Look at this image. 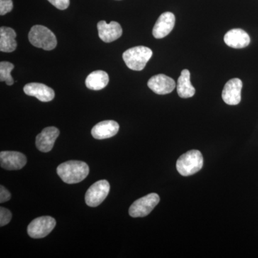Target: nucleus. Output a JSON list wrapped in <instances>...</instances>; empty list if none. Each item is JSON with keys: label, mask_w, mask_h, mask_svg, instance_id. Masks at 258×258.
<instances>
[{"label": "nucleus", "mask_w": 258, "mask_h": 258, "mask_svg": "<svg viewBox=\"0 0 258 258\" xmlns=\"http://www.w3.org/2000/svg\"><path fill=\"white\" fill-rule=\"evenodd\" d=\"M57 175L67 184H76L86 179L89 174V167L81 161H69L57 168Z\"/></svg>", "instance_id": "nucleus-1"}, {"label": "nucleus", "mask_w": 258, "mask_h": 258, "mask_svg": "<svg viewBox=\"0 0 258 258\" xmlns=\"http://www.w3.org/2000/svg\"><path fill=\"white\" fill-rule=\"evenodd\" d=\"M204 164L203 154L198 150L185 153L176 161V169L181 176L193 175L201 170Z\"/></svg>", "instance_id": "nucleus-2"}, {"label": "nucleus", "mask_w": 258, "mask_h": 258, "mask_svg": "<svg viewBox=\"0 0 258 258\" xmlns=\"http://www.w3.org/2000/svg\"><path fill=\"white\" fill-rule=\"evenodd\" d=\"M29 41L33 46L45 50H52L57 46L55 34L46 27L35 25L28 34Z\"/></svg>", "instance_id": "nucleus-3"}, {"label": "nucleus", "mask_w": 258, "mask_h": 258, "mask_svg": "<svg viewBox=\"0 0 258 258\" xmlns=\"http://www.w3.org/2000/svg\"><path fill=\"white\" fill-rule=\"evenodd\" d=\"M152 55V50L149 47L137 46L125 51L123 59L129 69L140 71L145 68Z\"/></svg>", "instance_id": "nucleus-4"}, {"label": "nucleus", "mask_w": 258, "mask_h": 258, "mask_svg": "<svg viewBox=\"0 0 258 258\" xmlns=\"http://www.w3.org/2000/svg\"><path fill=\"white\" fill-rule=\"evenodd\" d=\"M160 198L156 193L149 194L147 196L139 199L134 202L128 210L129 215L132 217H144L152 212L159 204Z\"/></svg>", "instance_id": "nucleus-5"}, {"label": "nucleus", "mask_w": 258, "mask_h": 258, "mask_svg": "<svg viewBox=\"0 0 258 258\" xmlns=\"http://www.w3.org/2000/svg\"><path fill=\"white\" fill-rule=\"evenodd\" d=\"M56 221L53 217L43 216L35 219L28 227V233L34 239L46 237L55 228Z\"/></svg>", "instance_id": "nucleus-6"}, {"label": "nucleus", "mask_w": 258, "mask_h": 258, "mask_svg": "<svg viewBox=\"0 0 258 258\" xmlns=\"http://www.w3.org/2000/svg\"><path fill=\"white\" fill-rule=\"evenodd\" d=\"M110 191V184L106 180L96 181L88 189L85 201L88 206L96 208L101 205Z\"/></svg>", "instance_id": "nucleus-7"}, {"label": "nucleus", "mask_w": 258, "mask_h": 258, "mask_svg": "<svg viewBox=\"0 0 258 258\" xmlns=\"http://www.w3.org/2000/svg\"><path fill=\"white\" fill-rule=\"evenodd\" d=\"M148 86L158 95H166L174 91L176 87L174 79L164 74L153 76L148 81Z\"/></svg>", "instance_id": "nucleus-8"}, {"label": "nucleus", "mask_w": 258, "mask_h": 258, "mask_svg": "<svg viewBox=\"0 0 258 258\" xmlns=\"http://www.w3.org/2000/svg\"><path fill=\"white\" fill-rule=\"evenodd\" d=\"M242 82L240 79H232L226 83L222 97L225 103L230 106H235L241 101V91Z\"/></svg>", "instance_id": "nucleus-9"}, {"label": "nucleus", "mask_w": 258, "mask_h": 258, "mask_svg": "<svg viewBox=\"0 0 258 258\" xmlns=\"http://www.w3.org/2000/svg\"><path fill=\"white\" fill-rule=\"evenodd\" d=\"M27 158L25 154L18 152L0 153V165L7 170H19L25 166Z\"/></svg>", "instance_id": "nucleus-10"}, {"label": "nucleus", "mask_w": 258, "mask_h": 258, "mask_svg": "<svg viewBox=\"0 0 258 258\" xmlns=\"http://www.w3.org/2000/svg\"><path fill=\"white\" fill-rule=\"evenodd\" d=\"M175 16L170 12L162 13L158 18L157 23L153 28V35L155 38L161 39L167 36L175 25Z\"/></svg>", "instance_id": "nucleus-11"}, {"label": "nucleus", "mask_w": 258, "mask_h": 258, "mask_svg": "<svg viewBox=\"0 0 258 258\" xmlns=\"http://www.w3.org/2000/svg\"><path fill=\"white\" fill-rule=\"evenodd\" d=\"M60 135V131L56 127H47L36 137V147L41 152H50L53 148L56 139Z\"/></svg>", "instance_id": "nucleus-12"}, {"label": "nucleus", "mask_w": 258, "mask_h": 258, "mask_svg": "<svg viewBox=\"0 0 258 258\" xmlns=\"http://www.w3.org/2000/svg\"><path fill=\"white\" fill-rule=\"evenodd\" d=\"M97 28L100 38L105 42L115 41L120 38L123 33L120 24L114 21L107 23L104 20H102L97 25Z\"/></svg>", "instance_id": "nucleus-13"}, {"label": "nucleus", "mask_w": 258, "mask_h": 258, "mask_svg": "<svg viewBox=\"0 0 258 258\" xmlns=\"http://www.w3.org/2000/svg\"><path fill=\"white\" fill-rule=\"evenodd\" d=\"M24 92L28 96L35 97L42 102L51 101L55 98V91L42 83H28L24 87Z\"/></svg>", "instance_id": "nucleus-14"}, {"label": "nucleus", "mask_w": 258, "mask_h": 258, "mask_svg": "<svg viewBox=\"0 0 258 258\" xmlns=\"http://www.w3.org/2000/svg\"><path fill=\"white\" fill-rule=\"evenodd\" d=\"M119 131V125L115 120H108L99 122L91 130L94 139L102 140L114 137Z\"/></svg>", "instance_id": "nucleus-15"}, {"label": "nucleus", "mask_w": 258, "mask_h": 258, "mask_svg": "<svg viewBox=\"0 0 258 258\" xmlns=\"http://www.w3.org/2000/svg\"><path fill=\"white\" fill-rule=\"evenodd\" d=\"M224 41L226 45L232 48H244L248 46L250 42V37L242 29H232L225 34Z\"/></svg>", "instance_id": "nucleus-16"}, {"label": "nucleus", "mask_w": 258, "mask_h": 258, "mask_svg": "<svg viewBox=\"0 0 258 258\" xmlns=\"http://www.w3.org/2000/svg\"><path fill=\"white\" fill-rule=\"evenodd\" d=\"M16 32L13 28L1 27L0 28V50L1 52H12L16 50L17 44L15 37Z\"/></svg>", "instance_id": "nucleus-17"}, {"label": "nucleus", "mask_w": 258, "mask_h": 258, "mask_svg": "<svg viewBox=\"0 0 258 258\" xmlns=\"http://www.w3.org/2000/svg\"><path fill=\"white\" fill-rule=\"evenodd\" d=\"M108 82H109V77L106 72L103 71H96L88 75L86 79V86L88 89L99 91L106 88Z\"/></svg>", "instance_id": "nucleus-18"}, {"label": "nucleus", "mask_w": 258, "mask_h": 258, "mask_svg": "<svg viewBox=\"0 0 258 258\" xmlns=\"http://www.w3.org/2000/svg\"><path fill=\"white\" fill-rule=\"evenodd\" d=\"M178 95L182 98H189L195 94V88L190 81V72L187 69L183 70L177 81Z\"/></svg>", "instance_id": "nucleus-19"}, {"label": "nucleus", "mask_w": 258, "mask_h": 258, "mask_svg": "<svg viewBox=\"0 0 258 258\" xmlns=\"http://www.w3.org/2000/svg\"><path fill=\"white\" fill-rule=\"evenodd\" d=\"M15 66L10 62L3 61L0 62V81L6 82L8 86L14 84L15 81L11 76V72L14 69Z\"/></svg>", "instance_id": "nucleus-20"}, {"label": "nucleus", "mask_w": 258, "mask_h": 258, "mask_svg": "<svg viewBox=\"0 0 258 258\" xmlns=\"http://www.w3.org/2000/svg\"><path fill=\"white\" fill-rule=\"evenodd\" d=\"M12 213L10 210L5 208H0V226L7 225L11 221Z\"/></svg>", "instance_id": "nucleus-21"}, {"label": "nucleus", "mask_w": 258, "mask_h": 258, "mask_svg": "<svg viewBox=\"0 0 258 258\" xmlns=\"http://www.w3.org/2000/svg\"><path fill=\"white\" fill-rule=\"evenodd\" d=\"M13 9V3L12 0H0V15H6Z\"/></svg>", "instance_id": "nucleus-22"}, {"label": "nucleus", "mask_w": 258, "mask_h": 258, "mask_svg": "<svg viewBox=\"0 0 258 258\" xmlns=\"http://www.w3.org/2000/svg\"><path fill=\"white\" fill-rule=\"evenodd\" d=\"M47 1L60 10L67 9L70 5V0H47Z\"/></svg>", "instance_id": "nucleus-23"}, {"label": "nucleus", "mask_w": 258, "mask_h": 258, "mask_svg": "<svg viewBox=\"0 0 258 258\" xmlns=\"http://www.w3.org/2000/svg\"><path fill=\"white\" fill-rule=\"evenodd\" d=\"M11 198V195L5 186H1L0 187V203H4L9 201Z\"/></svg>", "instance_id": "nucleus-24"}]
</instances>
